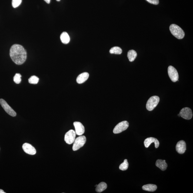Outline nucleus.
Segmentation results:
<instances>
[{
    "mask_svg": "<svg viewBox=\"0 0 193 193\" xmlns=\"http://www.w3.org/2000/svg\"><path fill=\"white\" fill-rule=\"evenodd\" d=\"M97 185H96L95 186V187H96V186H97Z\"/></svg>",
    "mask_w": 193,
    "mask_h": 193,
    "instance_id": "30",
    "label": "nucleus"
},
{
    "mask_svg": "<svg viewBox=\"0 0 193 193\" xmlns=\"http://www.w3.org/2000/svg\"><path fill=\"white\" fill-rule=\"evenodd\" d=\"M21 75L19 74H16L13 78V80L16 84H19L21 81Z\"/></svg>",
    "mask_w": 193,
    "mask_h": 193,
    "instance_id": "23",
    "label": "nucleus"
},
{
    "mask_svg": "<svg viewBox=\"0 0 193 193\" xmlns=\"http://www.w3.org/2000/svg\"><path fill=\"white\" fill-rule=\"evenodd\" d=\"M168 74L171 81L175 82L179 81V74L177 70L174 66H169L168 69Z\"/></svg>",
    "mask_w": 193,
    "mask_h": 193,
    "instance_id": "6",
    "label": "nucleus"
},
{
    "mask_svg": "<svg viewBox=\"0 0 193 193\" xmlns=\"http://www.w3.org/2000/svg\"><path fill=\"white\" fill-rule=\"evenodd\" d=\"M61 42L64 44H67L70 41L69 36L66 32H64L61 33L60 36Z\"/></svg>",
    "mask_w": 193,
    "mask_h": 193,
    "instance_id": "17",
    "label": "nucleus"
},
{
    "mask_svg": "<svg viewBox=\"0 0 193 193\" xmlns=\"http://www.w3.org/2000/svg\"><path fill=\"white\" fill-rule=\"evenodd\" d=\"M159 98L157 96H151L147 101L146 109L149 111H152L157 106L159 102Z\"/></svg>",
    "mask_w": 193,
    "mask_h": 193,
    "instance_id": "3",
    "label": "nucleus"
},
{
    "mask_svg": "<svg viewBox=\"0 0 193 193\" xmlns=\"http://www.w3.org/2000/svg\"><path fill=\"white\" fill-rule=\"evenodd\" d=\"M96 187V192L98 193H101L107 189V186L106 183L101 182L99 183Z\"/></svg>",
    "mask_w": 193,
    "mask_h": 193,
    "instance_id": "19",
    "label": "nucleus"
},
{
    "mask_svg": "<svg viewBox=\"0 0 193 193\" xmlns=\"http://www.w3.org/2000/svg\"><path fill=\"white\" fill-rule=\"evenodd\" d=\"M152 143L155 144L156 148L159 147V141L157 139L154 137H149L145 140L144 142L145 147L146 148L149 147L150 145Z\"/></svg>",
    "mask_w": 193,
    "mask_h": 193,
    "instance_id": "13",
    "label": "nucleus"
},
{
    "mask_svg": "<svg viewBox=\"0 0 193 193\" xmlns=\"http://www.w3.org/2000/svg\"><path fill=\"white\" fill-rule=\"evenodd\" d=\"M76 136L75 131L71 129L68 131L65 135L64 141L66 144H70L74 142Z\"/></svg>",
    "mask_w": 193,
    "mask_h": 193,
    "instance_id": "8",
    "label": "nucleus"
},
{
    "mask_svg": "<svg viewBox=\"0 0 193 193\" xmlns=\"http://www.w3.org/2000/svg\"><path fill=\"white\" fill-rule=\"evenodd\" d=\"M137 56V53L134 50H131L128 51L127 57L130 61L132 62L136 59Z\"/></svg>",
    "mask_w": 193,
    "mask_h": 193,
    "instance_id": "18",
    "label": "nucleus"
},
{
    "mask_svg": "<svg viewBox=\"0 0 193 193\" xmlns=\"http://www.w3.org/2000/svg\"><path fill=\"white\" fill-rule=\"evenodd\" d=\"M156 165L162 171L165 170L167 167V164H166L165 160L161 159H158L156 161Z\"/></svg>",
    "mask_w": 193,
    "mask_h": 193,
    "instance_id": "15",
    "label": "nucleus"
},
{
    "mask_svg": "<svg viewBox=\"0 0 193 193\" xmlns=\"http://www.w3.org/2000/svg\"><path fill=\"white\" fill-rule=\"evenodd\" d=\"M169 30L173 36L178 39H182L185 34L182 28L175 24H172L169 26Z\"/></svg>",
    "mask_w": 193,
    "mask_h": 193,
    "instance_id": "2",
    "label": "nucleus"
},
{
    "mask_svg": "<svg viewBox=\"0 0 193 193\" xmlns=\"http://www.w3.org/2000/svg\"><path fill=\"white\" fill-rule=\"evenodd\" d=\"M142 189L143 190L150 191V192H154L157 189V186L155 184H147L143 186Z\"/></svg>",
    "mask_w": 193,
    "mask_h": 193,
    "instance_id": "16",
    "label": "nucleus"
},
{
    "mask_svg": "<svg viewBox=\"0 0 193 193\" xmlns=\"http://www.w3.org/2000/svg\"><path fill=\"white\" fill-rule=\"evenodd\" d=\"M74 125L75 129L76 134L81 136L84 134L85 132L84 127L81 122H75L74 123Z\"/></svg>",
    "mask_w": 193,
    "mask_h": 193,
    "instance_id": "11",
    "label": "nucleus"
},
{
    "mask_svg": "<svg viewBox=\"0 0 193 193\" xmlns=\"http://www.w3.org/2000/svg\"><path fill=\"white\" fill-rule=\"evenodd\" d=\"M86 141V137L84 136H81L76 138L75 139L74 144L73 145L72 148L73 151H77L82 147L85 144Z\"/></svg>",
    "mask_w": 193,
    "mask_h": 193,
    "instance_id": "4",
    "label": "nucleus"
},
{
    "mask_svg": "<svg viewBox=\"0 0 193 193\" xmlns=\"http://www.w3.org/2000/svg\"><path fill=\"white\" fill-rule=\"evenodd\" d=\"M129 165L127 159H124V162L120 165L119 169L122 171L126 170L129 167Z\"/></svg>",
    "mask_w": 193,
    "mask_h": 193,
    "instance_id": "21",
    "label": "nucleus"
},
{
    "mask_svg": "<svg viewBox=\"0 0 193 193\" xmlns=\"http://www.w3.org/2000/svg\"><path fill=\"white\" fill-rule=\"evenodd\" d=\"M56 1H61V0H56Z\"/></svg>",
    "mask_w": 193,
    "mask_h": 193,
    "instance_id": "28",
    "label": "nucleus"
},
{
    "mask_svg": "<svg viewBox=\"0 0 193 193\" xmlns=\"http://www.w3.org/2000/svg\"><path fill=\"white\" fill-rule=\"evenodd\" d=\"M0 104L3 109L8 114L12 117H15L16 115L15 111L9 106L4 99H0Z\"/></svg>",
    "mask_w": 193,
    "mask_h": 193,
    "instance_id": "7",
    "label": "nucleus"
},
{
    "mask_svg": "<svg viewBox=\"0 0 193 193\" xmlns=\"http://www.w3.org/2000/svg\"><path fill=\"white\" fill-rule=\"evenodd\" d=\"M186 149V144L183 140L179 141L176 145V150L179 154H182L185 152Z\"/></svg>",
    "mask_w": 193,
    "mask_h": 193,
    "instance_id": "12",
    "label": "nucleus"
},
{
    "mask_svg": "<svg viewBox=\"0 0 193 193\" xmlns=\"http://www.w3.org/2000/svg\"><path fill=\"white\" fill-rule=\"evenodd\" d=\"M39 81V78L35 76H31L28 79V81L30 84H37Z\"/></svg>",
    "mask_w": 193,
    "mask_h": 193,
    "instance_id": "22",
    "label": "nucleus"
},
{
    "mask_svg": "<svg viewBox=\"0 0 193 193\" xmlns=\"http://www.w3.org/2000/svg\"><path fill=\"white\" fill-rule=\"evenodd\" d=\"M0 193H6L2 189H0Z\"/></svg>",
    "mask_w": 193,
    "mask_h": 193,
    "instance_id": "27",
    "label": "nucleus"
},
{
    "mask_svg": "<svg viewBox=\"0 0 193 193\" xmlns=\"http://www.w3.org/2000/svg\"><path fill=\"white\" fill-rule=\"evenodd\" d=\"M44 1L48 4H49L51 2V0H44Z\"/></svg>",
    "mask_w": 193,
    "mask_h": 193,
    "instance_id": "26",
    "label": "nucleus"
},
{
    "mask_svg": "<svg viewBox=\"0 0 193 193\" xmlns=\"http://www.w3.org/2000/svg\"><path fill=\"white\" fill-rule=\"evenodd\" d=\"M22 148L23 151L27 154L30 155H34L36 154V149L31 145L28 143H24L23 145Z\"/></svg>",
    "mask_w": 193,
    "mask_h": 193,
    "instance_id": "10",
    "label": "nucleus"
},
{
    "mask_svg": "<svg viewBox=\"0 0 193 193\" xmlns=\"http://www.w3.org/2000/svg\"><path fill=\"white\" fill-rule=\"evenodd\" d=\"M122 52V49L118 46H114L110 50L109 52L111 54H120Z\"/></svg>",
    "mask_w": 193,
    "mask_h": 193,
    "instance_id": "20",
    "label": "nucleus"
},
{
    "mask_svg": "<svg viewBox=\"0 0 193 193\" xmlns=\"http://www.w3.org/2000/svg\"><path fill=\"white\" fill-rule=\"evenodd\" d=\"M179 114L183 119L187 120L192 119L193 116L192 110L188 107L183 108L181 110Z\"/></svg>",
    "mask_w": 193,
    "mask_h": 193,
    "instance_id": "9",
    "label": "nucleus"
},
{
    "mask_svg": "<svg viewBox=\"0 0 193 193\" xmlns=\"http://www.w3.org/2000/svg\"><path fill=\"white\" fill-rule=\"evenodd\" d=\"M22 2V0H12V6L13 7L16 8L20 5Z\"/></svg>",
    "mask_w": 193,
    "mask_h": 193,
    "instance_id": "24",
    "label": "nucleus"
},
{
    "mask_svg": "<svg viewBox=\"0 0 193 193\" xmlns=\"http://www.w3.org/2000/svg\"><path fill=\"white\" fill-rule=\"evenodd\" d=\"M146 1L151 4L154 5H158L159 3V0H146Z\"/></svg>",
    "mask_w": 193,
    "mask_h": 193,
    "instance_id": "25",
    "label": "nucleus"
},
{
    "mask_svg": "<svg viewBox=\"0 0 193 193\" xmlns=\"http://www.w3.org/2000/svg\"><path fill=\"white\" fill-rule=\"evenodd\" d=\"M178 116H180V115H179V114H178Z\"/></svg>",
    "mask_w": 193,
    "mask_h": 193,
    "instance_id": "29",
    "label": "nucleus"
},
{
    "mask_svg": "<svg viewBox=\"0 0 193 193\" xmlns=\"http://www.w3.org/2000/svg\"><path fill=\"white\" fill-rule=\"evenodd\" d=\"M129 123L127 121H124L118 124L114 127L113 132L114 134H118L127 129L129 127Z\"/></svg>",
    "mask_w": 193,
    "mask_h": 193,
    "instance_id": "5",
    "label": "nucleus"
},
{
    "mask_svg": "<svg viewBox=\"0 0 193 193\" xmlns=\"http://www.w3.org/2000/svg\"><path fill=\"white\" fill-rule=\"evenodd\" d=\"M89 73L87 72L83 73L78 76L76 79V82L79 84H82L87 80L89 79Z\"/></svg>",
    "mask_w": 193,
    "mask_h": 193,
    "instance_id": "14",
    "label": "nucleus"
},
{
    "mask_svg": "<svg viewBox=\"0 0 193 193\" xmlns=\"http://www.w3.org/2000/svg\"><path fill=\"white\" fill-rule=\"evenodd\" d=\"M10 56L13 62L17 65L22 64L25 62L27 57V53L22 46L15 44L10 50Z\"/></svg>",
    "mask_w": 193,
    "mask_h": 193,
    "instance_id": "1",
    "label": "nucleus"
}]
</instances>
